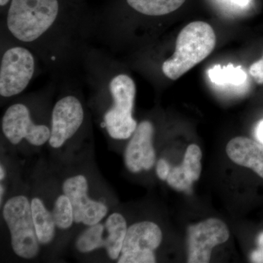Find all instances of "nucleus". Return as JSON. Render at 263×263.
Segmentation results:
<instances>
[{
	"instance_id": "nucleus-10",
	"label": "nucleus",
	"mask_w": 263,
	"mask_h": 263,
	"mask_svg": "<svg viewBox=\"0 0 263 263\" xmlns=\"http://www.w3.org/2000/svg\"><path fill=\"white\" fill-rule=\"evenodd\" d=\"M229 236L228 227L216 218L189 227L187 262H209L213 248L226 242Z\"/></svg>"
},
{
	"instance_id": "nucleus-9",
	"label": "nucleus",
	"mask_w": 263,
	"mask_h": 263,
	"mask_svg": "<svg viewBox=\"0 0 263 263\" xmlns=\"http://www.w3.org/2000/svg\"><path fill=\"white\" fill-rule=\"evenodd\" d=\"M89 191V181L83 174L69 176L62 183V192L70 199L76 224L85 227L103 221L109 212L108 205L101 200L91 198Z\"/></svg>"
},
{
	"instance_id": "nucleus-15",
	"label": "nucleus",
	"mask_w": 263,
	"mask_h": 263,
	"mask_svg": "<svg viewBox=\"0 0 263 263\" xmlns=\"http://www.w3.org/2000/svg\"><path fill=\"white\" fill-rule=\"evenodd\" d=\"M133 11L147 17L164 16L179 9L186 0H125Z\"/></svg>"
},
{
	"instance_id": "nucleus-13",
	"label": "nucleus",
	"mask_w": 263,
	"mask_h": 263,
	"mask_svg": "<svg viewBox=\"0 0 263 263\" xmlns=\"http://www.w3.org/2000/svg\"><path fill=\"white\" fill-rule=\"evenodd\" d=\"M226 152L235 163L253 170L263 179V143L237 137L228 143Z\"/></svg>"
},
{
	"instance_id": "nucleus-23",
	"label": "nucleus",
	"mask_w": 263,
	"mask_h": 263,
	"mask_svg": "<svg viewBox=\"0 0 263 263\" xmlns=\"http://www.w3.org/2000/svg\"><path fill=\"white\" fill-rule=\"evenodd\" d=\"M258 249L252 254V259L254 262H263V233L258 238Z\"/></svg>"
},
{
	"instance_id": "nucleus-2",
	"label": "nucleus",
	"mask_w": 263,
	"mask_h": 263,
	"mask_svg": "<svg viewBox=\"0 0 263 263\" xmlns=\"http://www.w3.org/2000/svg\"><path fill=\"white\" fill-rule=\"evenodd\" d=\"M80 65L91 91L100 125L114 141L129 139L138 127L133 117L136 85L111 52L88 46Z\"/></svg>"
},
{
	"instance_id": "nucleus-22",
	"label": "nucleus",
	"mask_w": 263,
	"mask_h": 263,
	"mask_svg": "<svg viewBox=\"0 0 263 263\" xmlns=\"http://www.w3.org/2000/svg\"><path fill=\"white\" fill-rule=\"evenodd\" d=\"M171 167L167 160L164 159H160L158 162H157L156 165V172H157V176L159 179L162 180V181H166L167 179V176L171 172Z\"/></svg>"
},
{
	"instance_id": "nucleus-25",
	"label": "nucleus",
	"mask_w": 263,
	"mask_h": 263,
	"mask_svg": "<svg viewBox=\"0 0 263 263\" xmlns=\"http://www.w3.org/2000/svg\"><path fill=\"white\" fill-rule=\"evenodd\" d=\"M228 1L230 2V3H233L237 6L243 7L247 6L250 3V0H228Z\"/></svg>"
},
{
	"instance_id": "nucleus-4",
	"label": "nucleus",
	"mask_w": 263,
	"mask_h": 263,
	"mask_svg": "<svg viewBox=\"0 0 263 263\" xmlns=\"http://www.w3.org/2000/svg\"><path fill=\"white\" fill-rule=\"evenodd\" d=\"M1 100L18 98L40 72L41 61L31 48L1 32Z\"/></svg>"
},
{
	"instance_id": "nucleus-8",
	"label": "nucleus",
	"mask_w": 263,
	"mask_h": 263,
	"mask_svg": "<svg viewBox=\"0 0 263 263\" xmlns=\"http://www.w3.org/2000/svg\"><path fill=\"white\" fill-rule=\"evenodd\" d=\"M127 228L124 216L119 212L112 213L107 216L106 219L95 226L86 227L76 240V250L81 254H89L104 249L109 259L117 261Z\"/></svg>"
},
{
	"instance_id": "nucleus-27",
	"label": "nucleus",
	"mask_w": 263,
	"mask_h": 263,
	"mask_svg": "<svg viewBox=\"0 0 263 263\" xmlns=\"http://www.w3.org/2000/svg\"><path fill=\"white\" fill-rule=\"evenodd\" d=\"M0 198H1V200H0V203H1V206H3V197L4 196V193H5V187L4 186H3V183H1V185H0Z\"/></svg>"
},
{
	"instance_id": "nucleus-26",
	"label": "nucleus",
	"mask_w": 263,
	"mask_h": 263,
	"mask_svg": "<svg viewBox=\"0 0 263 263\" xmlns=\"http://www.w3.org/2000/svg\"><path fill=\"white\" fill-rule=\"evenodd\" d=\"M5 176H6V171H5L4 166L3 165V164H1V167H0V180H1V181L5 179Z\"/></svg>"
},
{
	"instance_id": "nucleus-18",
	"label": "nucleus",
	"mask_w": 263,
	"mask_h": 263,
	"mask_svg": "<svg viewBox=\"0 0 263 263\" xmlns=\"http://www.w3.org/2000/svg\"><path fill=\"white\" fill-rule=\"evenodd\" d=\"M202 152L200 147L195 144L190 145L185 153L181 166L189 179L193 182L200 178L201 174Z\"/></svg>"
},
{
	"instance_id": "nucleus-19",
	"label": "nucleus",
	"mask_w": 263,
	"mask_h": 263,
	"mask_svg": "<svg viewBox=\"0 0 263 263\" xmlns=\"http://www.w3.org/2000/svg\"><path fill=\"white\" fill-rule=\"evenodd\" d=\"M166 181L171 187L178 191H188L193 183L186 176L181 164L177 167H171Z\"/></svg>"
},
{
	"instance_id": "nucleus-24",
	"label": "nucleus",
	"mask_w": 263,
	"mask_h": 263,
	"mask_svg": "<svg viewBox=\"0 0 263 263\" xmlns=\"http://www.w3.org/2000/svg\"><path fill=\"white\" fill-rule=\"evenodd\" d=\"M256 137L260 143H263V121L259 123L258 126L256 128Z\"/></svg>"
},
{
	"instance_id": "nucleus-3",
	"label": "nucleus",
	"mask_w": 263,
	"mask_h": 263,
	"mask_svg": "<svg viewBox=\"0 0 263 263\" xmlns=\"http://www.w3.org/2000/svg\"><path fill=\"white\" fill-rule=\"evenodd\" d=\"M53 85L39 92L18 96L5 109L1 119V132L11 144L25 141L31 146L41 147L48 143L52 109L48 105L54 91Z\"/></svg>"
},
{
	"instance_id": "nucleus-6",
	"label": "nucleus",
	"mask_w": 263,
	"mask_h": 263,
	"mask_svg": "<svg viewBox=\"0 0 263 263\" xmlns=\"http://www.w3.org/2000/svg\"><path fill=\"white\" fill-rule=\"evenodd\" d=\"M3 216L15 255L27 260L35 259L41 245L36 234L29 197L22 194L9 197L3 205Z\"/></svg>"
},
{
	"instance_id": "nucleus-28",
	"label": "nucleus",
	"mask_w": 263,
	"mask_h": 263,
	"mask_svg": "<svg viewBox=\"0 0 263 263\" xmlns=\"http://www.w3.org/2000/svg\"><path fill=\"white\" fill-rule=\"evenodd\" d=\"M11 1L12 0H0V6L1 8H5L8 4L10 5Z\"/></svg>"
},
{
	"instance_id": "nucleus-16",
	"label": "nucleus",
	"mask_w": 263,
	"mask_h": 263,
	"mask_svg": "<svg viewBox=\"0 0 263 263\" xmlns=\"http://www.w3.org/2000/svg\"><path fill=\"white\" fill-rule=\"evenodd\" d=\"M209 76L212 83L219 86L233 85L239 86L245 82L247 74L240 67L229 64L226 67L215 65L209 70Z\"/></svg>"
},
{
	"instance_id": "nucleus-21",
	"label": "nucleus",
	"mask_w": 263,
	"mask_h": 263,
	"mask_svg": "<svg viewBox=\"0 0 263 263\" xmlns=\"http://www.w3.org/2000/svg\"><path fill=\"white\" fill-rule=\"evenodd\" d=\"M249 73L254 78L257 84H263V60L262 59L251 65Z\"/></svg>"
},
{
	"instance_id": "nucleus-1",
	"label": "nucleus",
	"mask_w": 263,
	"mask_h": 263,
	"mask_svg": "<svg viewBox=\"0 0 263 263\" xmlns=\"http://www.w3.org/2000/svg\"><path fill=\"white\" fill-rule=\"evenodd\" d=\"M1 32L31 48L53 76L66 77L95 37V20L65 11L60 0H12Z\"/></svg>"
},
{
	"instance_id": "nucleus-7",
	"label": "nucleus",
	"mask_w": 263,
	"mask_h": 263,
	"mask_svg": "<svg viewBox=\"0 0 263 263\" xmlns=\"http://www.w3.org/2000/svg\"><path fill=\"white\" fill-rule=\"evenodd\" d=\"M87 120L86 103L79 90L67 88L57 99L51 114L48 145L60 149L84 130Z\"/></svg>"
},
{
	"instance_id": "nucleus-5",
	"label": "nucleus",
	"mask_w": 263,
	"mask_h": 263,
	"mask_svg": "<svg viewBox=\"0 0 263 263\" xmlns=\"http://www.w3.org/2000/svg\"><path fill=\"white\" fill-rule=\"evenodd\" d=\"M215 46L216 34L211 25L203 22L189 24L178 35L173 56L162 62V73L171 80H177L207 58Z\"/></svg>"
},
{
	"instance_id": "nucleus-20",
	"label": "nucleus",
	"mask_w": 263,
	"mask_h": 263,
	"mask_svg": "<svg viewBox=\"0 0 263 263\" xmlns=\"http://www.w3.org/2000/svg\"><path fill=\"white\" fill-rule=\"evenodd\" d=\"M155 252H137L120 254L117 262L119 263H155Z\"/></svg>"
},
{
	"instance_id": "nucleus-14",
	"label": "nucleus",
	"mask_w": 263,
	"mask_h": 263,
	"mask_svg": "<svg viewBox=\"0 0 263 263\" xmlns=\"http://www.w3.org/2000/svg\"><path fill=\"white\" fill-rule=\"evenodd\" d=\"M30 202L38 240L41 245H50L54 239L57 229L51 210L40 197H33Z\"/></svg>"
},
{
	"instance_id": "nucleus-17",
	"label": "nucleus",
	"mask_w": 263,
	"mask_h": 263,
	"mask_svg": "<svg viewBox=\"0 0 263 263\" xmlns=\"http://www.w3.org/2000/svg\"><path fill=\"white\" fill-rule=\"evenodd\" d=\"M51 212L57 229L68 230L75 223L72 204L64 193L55 197Z\"/></svg>"
},
{
	"instance_id": "nucleus-12",
	"label": "nucleus",
	"mask_w": 263,
	"mask_h": 263,
	"mask_svg": "<svg viewBox=\"0 0 263 263\" xmlns=\"http://www.w3.org/2000/svg\"><path fill=\"white\" fill-rule=\"evenodd\" d=\"M162 240V230L156 223L149 221L135 223L128 227L121 254L155 252Z\"/></svg>"
},
{
	"instance_id": "nucleus-11",
	"label": "nucleus",
	"mask_w": 263,
	"mask_h": 263,
	"mask_svg": "<svg viewBox=\"0 0 263 263\" xmlns=\"http://www.w3.org/2000/svg\"><path fill=\"white\" fill-rule=\"evenodd\" d=\"M155 126L149 120H143L138 124L124 152V164L129 172L138 174L143 171H148L155 165Z\"/></svg>"
},
{
	"instance_id": "nucleus-29",
	"label": "nucleus",
	"mask_w": 263,
	"mask_h": 263,
	"mask_svg": "<svg viewBox=\"0 0 263 263\" xmlns=\"http://www.w3.org/2000/svg\"><path fill=\"white\" fill-rule=\"evenodd\" d=\"M262 60H263V57H262Z\"/></svg>"
}]
</instances>
